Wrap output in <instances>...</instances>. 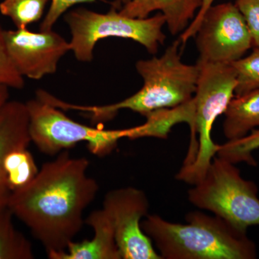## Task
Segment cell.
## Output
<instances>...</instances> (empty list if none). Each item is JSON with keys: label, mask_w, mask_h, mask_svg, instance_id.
Listing matches in <instances>:
<instances>
[{"label": "cell", "mask_w": 259, "mask_h": 259, "mask_svg": "<svg viewBox=\"0 0 259 259\" xmlns=\"http://www.w3.org/2000/svg\"><path fill=\"white\" fill-rule=\"evenodd\" d=\"M90 161L67 151L44 163L36 177L12 194L8 207L40 242L48 256L64 251L79 233L83 214L98 193V183L88 176Z\"/></svg>", "instance_id": "cell-1"}, {"label": "cell", "mask_w": 259, "mask_h": 259, "mask_svg": "<svg viewBox=\"0 0 259 259\" xmlns=\"http://www.w3.org/2000/svg\"><path fill=\"white\" fill-rule=\"evenodd\" d=\"M186 224L148 214L143 231L154 243L162 259H255L254 242L218 216L201 211L186 215Z\"/></svg>", "instance_id": "cell-2"}, {"label": "cell", "mask_w": 259, "mask_h": 259, "mask_svg": "<svg viewBox=\"0 0 259 259\" xmlns=\"http://www.w3.org/2000/svg\"><path fill=\"white\" fill-rule=\"evenodd\" d=\"M180 44L177 40L160 57L137 61L136 70L144 85L132 96L111 105L85 106L67 102L65 107L67 110L88 113L93 122L100 123L111 120L119 110L124 109L144 116L154 110L171 108L188 102L197 90L199 69L197 64L182 62Z\"/></svg>", "instance_id": "cell-3"}, {"label": "cell", "mask_w": 259, "mask_h": 259, "mask_svg": "<svg viewBox=\"0 0 259 259\" xmlns=\"http://www.w3.org/2000/svg\"><path fill=\"white\" fill-rule=\"evenodd\" d=\"M197 65L199 74L194 96L197 152L194 161L183 165L176 175L177 180L191 185L203 180L217 154L218 145L211 137L213 125L226 112L237 85L236 71L231 64L197 60Z\"/></svg>", "instance_id": "cell-4"}, {"label": "cell", "mask_w": 259, "mask_h": 259, "mask_svg": "<svg viewBox=\"0 0 259 259\" xmlns=\"http://www.w3.org/2000/svg\"><path fill=\"white\" fill-rule=\"evenodd\" d=\"M188 191L189 201L237 229L259 226L258 187L241 177L236 164L215 156L203 180Z\"/></svg>", "instance_id": "cell-5"}, {"label": "cell", "mask_w": 259, "mask_h": 259, "mask_svg": "<svg viewBox=\"0 0 259 259\" xmlns=\"http://www.w3.org/2000/svg\"><path fill=\"white\" fill-rule=\"evenodd\" d=\"M71 33V51L81 62L93 59L94 49L99 40L115 37L139 42L151 54H157L166 36L163 32L166 19L161 13L145 19L131 18L119 13L115 6L105 14L78 8L65 15Z\"/></svg>", "instance_id": "cell-6"}, {"label": "cell", "mask_w": 259, "mask_h": 259, "mask_svg": "<svg viewBox=\"0 0 259 259\" xmlns=\"http://www.w3.org/2000/svg\"><path fill=\"white\" fill-rule=\"evenodd\" d=\"M31 142L44 154L55 156L87 143L90 152L103 157L117 148L118 141L128 139L131 128L104 130L73 120L64 110L35 97L25 102Z\"/></svg>", "instance_id": "cell-7"}, {"label": "cell", "mask_w": 259, "mask_h": 259, "mask_svg": "<svg viewBox=\"0 0 259 259\" xmlns=\"http://www.w3.org/2000/svg\"><path fill=\"white\" fill-rule=\"evenodd\" d=\"M198 60L231 64L253 47L246 23L236 4L211 7L204 15L195 35Z\"/></svg>", "instance_id": "cell-8"}, {"label": "cell", "mask_w": 259, "mask_h": 259, "mask_svg": "<svg viewBox=\"0 0 259 259\" xmlns=\"http://www.w3.org/2000/svg\"><path fill=\"white\" fill-rule=\"evenodd\" d=\"M102 208L111 218L122 259H162L141 227L149 209L144 191L133 187L110 191Z\"/></svg>", "instance_id": "cell-9"}, {"label": "cell", "mask_w": 259, "mask_h": 259, "mask_svg": "<svg viewBox=\"0 0 259 259\" xmlns=\"http://www.w3.org/2000/svg\"><path fill=\"white\" fill-rule=\"evenodd\" d=\"M12 61L23 77L38 80L54 74L61 58L71 51L70 42L57 32H33L22 28L5 31Z\"/></svg>", "instance_id": "cell-10"}, {"label": "cell", "mask_w": 259, "mask_h": 259, "mask_svg": "<svg viewBox=\"0 0 259 259\" xmlns=\"http://www.w3.org/2000/svg\"><path fill=\"white\" fill-rule=\"evenodd\" d=\"M94 231L92 240L72 241L64 251L49 255L51 259H122L116 243L111 218L103 208L93 211L86 220Z\"/></svg>", "instance_id": "cell-11"}, {"label": "cell", "mask_w": 259, "mask_h": 259, "mask_svg": "<svg viewBox=\"0 0 259 259\" xmlns=\"http://www.w3.org/2000/svg\"><path fill=\"white\" fill-rule=\"evenodd\" d=\"M31 143L25 103L8 100L0 112V209L8 207L12 193L5 182L3 162L7 153Z\"/></svg>", "instance_id": "cell-12"}, {"label": "cell", "mask_w": 259, "mask_h": 259, "mask_svg": "<svg viewBox=\"0 0 259 259\" xmlns=\"http://www.w3.org/2000/svg\"><path fill=\"white\" fill-rule=\"evenodd\" d=\"M201 5L202 0H116L113 6L131 18H147L153 12H161L168 30L175 35L188 27Z\"/></svg>", "instance_id": "cell-13"}, {"label": "cell", "mask_w": 259, "mask_h": 259, "mask_svg": "<svg viewBox=\"0 0 259 259\" xmlns=\"http://www.w3.org/2000/svg\"><path fill=\"white\" fill-rule=\"evenodd\" d=\"M146 122L143 125L131 127L129 139L154 137L166 139L168 133L175 125L185 122L191 130V142L184 164H190L195 158L197 141L195 131V105L192 100L171 108L160 109L144 115Z\"/></svg>", "instance_id": "cell-14"}, {"label": "cell", "mask_w": 259, "mask_h": 259, "mask_svg": "<svg viewBox=\"0 0 259 259\" xmlns=\"http://www.w3.org/2000/svg\"><path fill=\"white\" fill-rule=\"evenodd\" d=\"M224 114L223 134L228 141L245 137L259 127V89L233 97Z\"/></svg>", "instance_id": "cell-15"}, {"label": "cell", "mask_w": 259, "mask_h": 259, "mask_svg": "<svg viewBox=\"0 0 259 259\" xmlns=\"http://www.w3.org/2000/svg\"><path fill=\"white\" fill-rule=\"evenodd\" d=\"M3 170L5 182L12 194L30 185L39 171L28 147L13 148L7 153Z\"/></svg>", "instance_id": "cell-16"}, {"label": "cell", "mask_w": 259, "mask_h": 259, "mask_svg": "<svg viewBox=\"0 0 259 259\" xmlns=\"http://www.w3.org/2000/svg\"><path fill=\"white\" fill-rule=\"evenodd\" d=\"M9 207L0 209V259H32L31 243L15 228Z\"/></svg>", "instance_id": "cell-17"}, {"label": "cell", "mask_w": 259, "mask_h": 259, "mask_svg": "<svg viewBox=\"0 0 259 259\" xmlns=\"http://www.w3.org/2000/svg\"><path fill=\"white\" fill-rule=\"evenodd\" d=\"M49 0H3L0 13L11 19L18 29L27 28L41 19Z\"/></svg>", "instance_id": "cell-18"}, {"label": "cell", "mask_w": 259, "mask_h": 259, "mask_svg": "<svg viewBox=\"0 0 259 259\" xmlns=\"http://www.w3.org/2000/svg\"><path fill=\"white\" fill-rule=\"evenodd\" d=\"M258 148L259 129H254L245 137L218 145L216 156L233 164L245 162L250 166H255L257 162L253 157V153Z\"/></svg>", "instance_id": "cell-19"}, {"label": "cell", "mask_w": 259, "mask_h": 259, "mask_svg": "<svg viewBox=\"0 0 259 259\" xmlns=\"http://www.w3.org/2000/svg\"><path fill=\"white\" fill-rule=\"evenodd\" d=\"M236 71V96L259 89V49L255 48L247 57L231 64Z\"/></svg>", "instance_id": "cell-20"}, {"label": "cell", "mask_w": 259, "mask_h": 259, "mask_svg": "<svg viewBox=\"0 0 259 259\" xmlns=\"http://www.w3.org/2000/svg\"><path fill=\"white\" fill-rule=\"evenodd\" d=\"M4 29L0 24V85L8 88L22 90L25 87V80L16 69L10 57Z\"/></svg>", "instance_id": "cell-21"}, {"label": "cell", "mask_w": 259, "mask_h": 259, "mask_svg": "<svg viewBox=\"0 0 259 259\" xmlns=\"http://www.w3.org/2000/svg\"><path fill=\"white\" fill-rule=\"evenodd\" d=\"M235 4L244 18L253 46L259 49V0H236Z\"/></svg>", "instance_id": "cell-22"}, {"label": "cell", "mask_w": 259, "mask_h": 259, "mask_svg": "<svg viewBox=\"0 0 259 259\" xmlns=\"http://www.w3.org/2000/svg\"><path fill=\"white\" fill-rule=\"evenodd\" d=\"M97 0H52L50 8L40 25V31H49L59 18L75 5L94 3Z\"/></svg>", "instance_id": "cell-23"}, {"label": "cell", "mask_w": 259, "mask_h": 259, "mask_svg": "<svg viewBox=\"0 0 259 259\" xmlns=\"http://www.w3.org/2000/svg\"><path fill=\"white\" fill-rule=\"evenodd\" d=\"M214 1V0H202V5L198 10V13L195 15L193 20L191 22L188 27L181 34L179 40H180L181 44H182V47H184L190 38L195 35L204 15L207 13V10L212 6Z\"/></svg>", "instance_id": "cell-24"}, {"label": "cell", "mask_w": 259, "mask_h": 259, "mask_svg": "<svg viewBox=\"0 0 259 259\" xmlns=\"http://www.w3.org/2000/svg\"><path fill=\"white\" fill-rule=\"evenodd\" d=\"M10 88L0 85V112L10 98Z\"/></svg>", "instance_id": "cell-25"}]
</instances>
